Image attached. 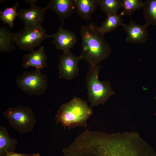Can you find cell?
<instances>
[{"instance_id": "cell-7", "label": "cell", "mask_w": 156, "mask_h": 156, "mask_svg": "<svg viewBox=\"0 0 156 156\" xmlns=\"http://www.w3.org/2000/svg\"><path fill=\"white\" fill-rule=\"evenodd\" d=\"M81 60L79 55H74L70 50L63 53L57 66L59 78L70 81L76 78L79 73L78 63Z\"/></svg>"}, {"instance_id": "cell-18", "label": "cell", "mask_w": 156, "mask_h": 156, "mask_svg": "<svg viewBox=\"0 0 156 156\" xmlns=\"http://www.w3.org/2000/svg\"><path fill=\"white\" fill-rule=\"evenodd\" d=\"M142 9L146 23L156 26V0H145Z\"/></svg>"}, {"instance_id": "cell-9", "label": "cell", "mask_w": 156, "mask_h": 156, "mask_svg": "<svg viewBox=\"0 0 156 156\" xmlns=\"http://www.w3.org/2000/svg\"><path fill=\"white\" fill-rule=\"evenodd\" d=\"M63 23L61 22L57 31L50 36V38H53L52 43L55 45L56 48L64 53L70 50L77 42V39L73 32L63 28Z\"/></svg>"}, {"instance_id": "cell-3", "label": "cell", "mask_w": 156, "mask_h": 156, "mask_svg": "<svg viewBox=\"0 0 156 156\" xmlns=\"http://www.w3.org/2000/svg\"><path fill=\"white\" fill-rule=\"evenodd\" d=\"M100 65L89 66L85 78L88 101L91 107L104 104L112 95L115 94L110 83L107 81H100L99 79Z\"/></svg>"}, {"instance_id": "cell-2", "label": "cell", "mask_w": 156, "mask_h": 156, "mask_svg": "<svg viewBox=\"0 0 156 156\" xmlns=\"http://www.w3.org/2000/svg\"><path fill=\"white\" fill-rule=\"evenodd\" d=\"M92 112L86 102L74 96L68 102L62 104L55 115V119L57 123H60L64 129H70L79 126L86 127L87 121Z\"/></svg>"}, {"instance_id": "cell-12", "label": "cell", "mask_w": 156, "mask_h": 156, "mask_svg": "<svg viewBox=\"0 0 156 156\" xmlns=\"http://www.w3.org/2000/svg\"><path fill=\"white\" fill-rule=\"evenodd\" d=\"M46 6L54 11L61 22H64L75 11V0H51Z\"/></svg>"}, {"instance_id": "cell-8", "label": "cell", "mask_w": 156, "mask_h": 156, "mask_svg": "<svg viewBox=\"0 0 156 156\" xmlns=\"http://www.w3.org/2000/svg\"><path fill=\"white\" fill-rule=\"evenodd\" d=\"M130 16V22L123 23L121 25L127 34L126 41L130 43H145L149 35L147 29L148 25L146 23L142 25L138 24L133 21Z\"/></svg>"}, {"instance_id": "cell-13", "label": "cell", "mask_w": 156, "mask_h": 156, "mask_svg": "<svg viewBox=\"0 0 156 156\" xmlns=\"http://www.w3.org/2000/svg\"><path fill=\"white\" fill-rule=\"evenodd\" d=\"M75 11L82 19L91 21V16L96 10L98 0H75Z\"/></svg>"}, {"instance_id": "cell-5", "label": "cell", "mask_w": 156, "mask_h": 156, "mask_svg": "<svg viewBox=\"0 0 156 156\" xmlns=\"http://www.w3.org/2000/svg\"><path fill=\"white\" fill-rule=\"evenodd\" d=\"M15 81L22 91L30 95L40 96L46 92L48 87L46 74L38 69L23 72L16 77Z\"/></svg>"}, {"instance_id": "cell-10", "label": "cell", "mask_w": 156, "mask_h": 156, "mask_svg": "<svg viewBox=\"0 0 156 156\" xmlns=\"http://www.w3.org/2000/svg\"><path fill=\"white\" fill-rule=\"evenodd\" d=\"M47 9V6L40 8L36 5L31 6L19 10L17 17L24 23L25 26L42 25Z\"/></svg>"}, {"instance_id": "cell-21", "label": "cell", "mask_w": 156, "mask_h": 156, "mask_svg": "<svg viewBox=\"0 0 156 156\" xmlns=\"http://www.w3.org/2000/svg\"><path fill=\"white\" fill-rule=\"evenodd\" d=\"M5 153V156H32V155L25 153H16L14 152L4 151Z\"/></svg>"}, {"instance_id": "cell-19", "label": "cell", "mask_w": 156, "mask_h": 156, "mask_svg": "<svg viewBox=\"0 0 156 156\" xmlns=\"http://www.w3.org/2000/svg\"><path fill=\"white\" fill-rule=\"evenodd\" d=\"M19 4L16 1L12 7L5 8L3 11H0V20L5 24H7L11 28H13L14 21L17 16V10Z\"/></svg>"}, {"instance_id": "cell-1", "label": "cell", "mask_w": 156, "mask_h": 156, "mask_svg": "<svg viewBox=\"0 0 156 156\" xmlns=\"http://www.w3.org/2000/svg\"><path fill=\"white\" fill-rule=\"evenodd\" d=\"M80 34L82 39V49L79 55L92 66L98 65L109 56L111 46L105 41L104 34L99 27L92 21L81 26Z\"/></svg>"}, {"instance_id": "cell-20", "label": "cell", "mask_w": 156, "mask_h": 156, "mask_svg": "<svg viewBox=\"0 0 156 156\" xmlns=\"http://www.w3.org/2000/svg\"><path fill=\"white\" fill-rule=\"evenodd\" d=\"M122 12L124 15L131 16L137 10L142 9L144 1L142 0H122Z\"/></svg>"}, {"instance_id": "cell-6", "label": "cell", "mask_w": 156, "mask_h": 156, "mask_svg": "<svg viewBox=\"0 0 156 156\" xmlns=\"http://www.w3.org/2000/svg\"><path fill=\"white\" fill-rule=\"evenodd\" d=\"M50 38L42 25L24 26L14 34V42L21 50L31 51L47 38Z\"/></svg>"}, {"instance_id": "cell-4", "label": "cell", "mask_w": 156, "mask_h": 156, "mask_svg": "<svg viewBox=\"0 0 156 156\" xmlns=\"http://www.w3.org/2000/svg\"><path fill=\"white\" fill-rule=\"evenodd\" d=\"M2 114L11 126L21 133L32 131L36 122L33 110L27 106L8 107Z\"/></svg>"}, {"instance_id": "cell-17", "label": "cell", "mask_w": 156, "mask_h": 156, "mask_svg": "<svg viewBox=\"0 0 156 156\" xmlns=\"http://www.w3.org/2000/svg\"><path fill=\"white\" fill-rule=\"evenodd\" d=\"M100 9L107 16L117 14L122 8V0H98Z\"/></svg>"}, {"instance_id": "cell-16", "label": "cell", "mask_w": 156, "mask_h": 156, "mask_svg": "<svg viewBox=\"0 0 156 156\" xmlns=\"http://www.w3.org/2000/svg\"><path fill=\"white\" fill-rule=\"evenodd\" d=\"M124 15L122 12L119 14L107 16L99 27V31L104 34L111 32L115 29L122 23V17Z\"/></svg>"}, {"instance_id": "cell-15", "label": "cell", "mask_w": 156, "mask_h": 156, "mask_svg": "<svg viewBox=\"0 0 156 156\" xmlns=\"http://www.w3.org/2000/svg\"><path fill=\"white\" fill-rule=\"evenodd\" d=\"M14 34L5 27H0V53H10L16 49L14 44Z\"/></svg>"}, {"instance_id": "cell-11", "label": "cell", "mask_w": 156, "mask_h": 156, "mask_svg": "<svg viewBox=\"0 0 156 156\" xmlns=\"http://www.w3.org/2000/svg\"><path fill=\"white\" fill-rule=\"evenodd\" d=\"M22 59L21 66L26 69L34 67L36 69L41 70L48 67L47 57L43 46H41L37 50H33L30 53L24 55Z\"/></svg>"}, {"instance_id": "cell-14", "label": "cell", "mask_w": 156, "mask_h": 156, "mask_svg": "<svg viewBox=\"0 0 156 156\" xmlns=\"http://www.w3.org/2000/svg\"><path fill=\"white\" fill-rule=\"evenodd\" d=\"M18 143L17 140L11 138L5 127L0 126V155L5 156L4 151L14 152Z\"/></svg>"}, {"instance_id": "cell-22", "label": "cell", "mask_w": 156, "mask_h": 156, "mask_svg": "<svg viewBox=\"0 0 156 156\" xmlns=\"http://www.w3.org/2000/svg\"><path fill=\"white\" fill-rule=\"evenodd\" d=\"M25 1L27 3L29 4L31 6L35 5V3L37 1L36 0H26Z\"/></svg>"}, {"instance_id": "cell-23", "label": "cell", "mask_w": 156, "mask_h": 156, "mask_svg": "<svg viewBox=\"0 0 156 156\" xmlns=\"http://www.w3.org/2000/svg\"><path fill=\"white\" fill-rule=\"evenodd\" d=\"M32 156H40L39 153H35L32 155Z\"/></svg>"}]
</instances>
